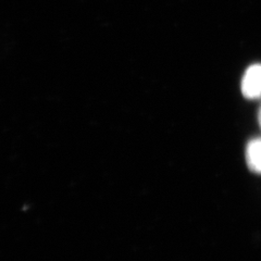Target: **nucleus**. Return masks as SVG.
Listing matches in <instances>:
<instances>
[{"label":"nucleus","mask_w":261,"mask_h":261,"mask_svg":"<svg viewBox=\"0 0 261 261\" xmlns=\"http://www.w3.org/2000/svg\"><path fill=\"white\" fill-rule=\"evenodd\" d=\"M242 94L247 99H258L261 97V63L251 64L245 71L242 83Z\"/></svg>","instance_id":"obj_1"},{"label":"nucleus","mask_w":261,"mask_h":261,"mask_svg":"<svg viewBox=\"0 0 261 261\" xmlns=\"http://www.w3.org/2000/svg\"><path fill=\"white\" fill-rule=\"evenodd\" d=\"M246 162L251 171L261 174V138L251 140L246 147Z\"/></svg>","instance_id":"obj_2"},{"label":"nucleus","mask_w":261,"mask_h":261,"mask_svg":"<svg viewBox=\"0 0 261 261\" xmlns=\"http://www.w3.org/2000/svg\"><path fill=\"white\" fill-rule=\"evenodd\" d=\"M259 123H260V126H261V109H260V112H259Z\"/></svg>","instance_id":"obj_3"}]
</instances>
